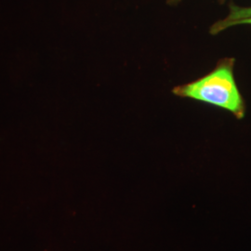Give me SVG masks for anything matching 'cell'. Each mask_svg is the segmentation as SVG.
<instances>
[{
    "label": "cell",
    "mask_w": 251,
    "mask_h": 251,
    "mask_svg": "<svg viewBox=\"0 0 251 251\" xmlns=\"http://www.w3.org/2000/svg\"><path fill=\"white\" fill-rule=\"evenodd\" d=\"M233 59L221 60L206 75L179 85L172 93L231 112L237 118L245 115V103L233 75Z\"/></svg>",
    "instance_id": "1"
},
{
    "label": "cell",
    "mask_w": 251,
    "mask_h": 251,
    "mask_svg": "<svg viewBox=\"0 0 251 251\" xmlns=\"http://www.w3.org/2000/svg\"><path fill=\"white\" fill-rule=\"evenodd\" d=\"M250 18H251V8L243 9L236 6H231V11L229 16L225 20L216 23L210 29V34L217 35L227 29L228 27L234 26L236 23Z\"/></svg>",
    "instance_id": "2"
},
{
    "label": "cell",
    "mask_w": 251,
    "mask_h": 251,
    "mask_svg": "<svg viewBox=\"0 0 251 251\" xmlns=\"http://www.w3.org/2000/svg\"><path fill=\"white\" fill-rule=\"evenodd\" d=\"M251 25V18L243 20V21H240V22L235 24V25Z\"/></svg>",
    "instance_id": "3"
},
{
    "label": "cell",
    "mask_w": 251,
    "mask_h": 251,
    "mask_svg": "<svg viewBox=\"0 0 251 251\" xmlns=\"http://www.w3.org/2000/svg\"><path fill=\"white\" fill-rule=\"evenodd\" d=\"M179 1H181V0H169V3H171V4H176V3H178Z\"/></svg>",
    "instance_id": "4"
}]
</instances>
